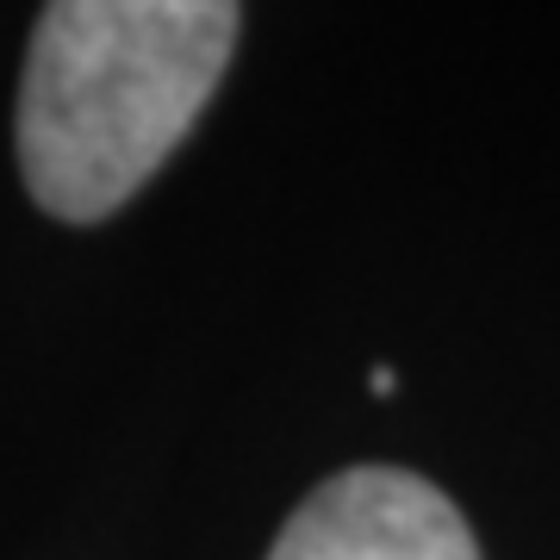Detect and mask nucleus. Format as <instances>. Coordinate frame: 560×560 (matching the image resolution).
Instances as JSON below:
<instances>
[{"instance_id": "obj_2", "label": "nucleus", "mask_w": 560, "mask_h": 560, "mask_svg": "<svg viewBox=\"0 0 560 560\" xmlns=\"http://www.w3.org/2000/svg\"><path fill=\"white\" fill-rule=\"evenodd\" d=\"M268 560H480L448 492L399 467H349L293 511Z\"/></svg>"}, {"instance_id": "obj_1", "label": "nucleus", "mask_w": 560, "mask_h": 560, "mask_svg": "<svg viewBox=\"0 0 560 560\" xmlns=\"http://www.w3.org/2000/svg\"><path fill=\"white\" fill-rule=\"evenodd\" d=\"M243 13L231 0H57L20 81V168L50 219L94 224L206 113Z\"/></svg>"}, {"instance_id": "obj_3", "label": "nucleus", "mask_w": 560, "mask_h": 560, "mask_svg": "<svg viewBox=\"0 0 560 560\" xmlns=\"http://www.w3.org/2000/svg\"><path fill=\"white\" fill-rule=\"evenodd\" d=\"M368 386H374L381 399H393V393H399V381H393V368H374V374H368Z\"/></svg>"}]
</instances>
